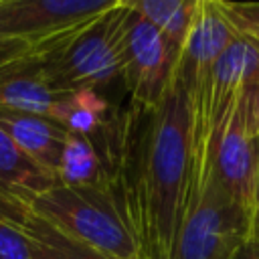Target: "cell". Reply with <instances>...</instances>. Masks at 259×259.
Masks as SVG:
<instances>
[{
  "instance_id": "ac0fdd59",
  "label": "cell",
  "mask_w": 259,
  "mask_h": 259,
  "mask_svg": "<svg viewBox=\"0 0 259 259\" xmlns=\"http://www.w3.org/2000/svg\"><path fill=\"white\" fill-rule=\"evenodd\" d=\"M253 225H259V166H257V180H255V198H253Z\"/></svg>"
},
{
  "instance_id": "277c9868",
  "label": "cell",
  "mask_w": 259,
  "mask_h": 259,
  "mask_svg": "<svg viewBox=\"0 0 259 259\" xmlns=\"http://www.w3.org/2000/svg\"><path fill=\"white\" fill-rule=\"evenodd\" d=\"M127 2L115 6L73 30L59 49L34 69L57 89H99L121 79V42Z\"/></svg>"
},
{
  "instance_id": "5bb4252c",
  "label": "cell",
  "mask_w": 259,
  "mask_h": 259,
  "mask_svg": "<svg viewBox=\"0 0 259 259\" xmlns=\"http://www.w3.org/2000/svg\"><path fill=\"white\" fill-rule=\"evenodd\" d=\"M0 259H40L30 235L12 219L0 214Z\"/></svg>"
},
{
  "instance_id": "9a60e30c",
  "label": "cell",
  "mask_w": 259,
  "mask_h": 259,
  "mask_svg": "<svg viewBox=\"0 0 259 259\" xmlns=\"http://www.w3.org/2000/svg\"><path fill=\"white\" fill-rule=\"evenodd\" d=\"M217 2L225 18L235 28V32L259 47V2Z\"/></svg>"
},
{
  "instance_id": "4fadbf2b",
  "label": "cell",
  "mask_w": 259,
  "mask_h": 259,
  "mask_svg": "<svg viewBox=\"0 0 259 259\" xmlns=\"http://www.w3.org/2000/svg\"><path fill=\"white\" fill-rule=\"evenodd\" d=\"M107 101L97 93V89H77L69 91L57 109L55 119L69 132L81 136H95L105 130L111 121Z\"/></svg>"
},
{
  "instance_id": "e0dca14e",
  "label": "cell",
  "mask_w": 259,
  "mask_h": 259,
  "mask_svg": "<svg viewBox=\"0 0 259 259\" xmlns=\"http://www.w3.org/2000/svg\"><path fill=\"white\" fill-rule=\"evenodd\" d=\"M235 259H259V225H253L249 239L239 249Z\"/></svg>"
},
{
  "instance_id": "ba28073f",
  "label": "cell",
  "mask_w": 259,
  "mask_h": 259,
  "mask_svg": "<svg viewBox=\"0 0 259 259\" xmlns=\"http://www.w3.org/2000/svg\"><path fill=\"white\" fill-rule=\"evenodd\" d=\"M0 130L38 166L55 174L69 132L53 117L0 107Z\"/></svg>"
},
{
  "instance_id": "8fae6325",
  "label": "cell",
  "mask_w": 259,
  "mask_h": 259,
  "mask_svg": "<svg viewBox=\"0 0 259 259\" xmlns=\"http://www.w3.org/2000/svg\"><path fill=\"white\" fill-rule=\"evenodd\" d=\"M57 182L55 174L30 160L0 130V192L38 194Z\"/></svg>"
},
{
  "instance_id": "7c38bea8",
  "label": "cell",
  "mask_w": 259,
  "mask_h": 259,
  "mask_svg": "<svg viewBox=\"0 0 259 259\" xmlns=\"http://www.w3.org/2000/svg\"><path fill=\"white\" fill-rule=\"evenodd\" d=\"M130 4L166 38L170 49L180 55L192 28L198 0H130Z\"/></svg>"
},
{
  "instance_id": "5b68a950",
  "label": "cell",
  "mask_w": 259,
  "mask_h": 259,
  "mask_svg": "<svg viewBox=\"0 0 259 259\" xmlns=\"http://www.w3.org/2000/svg\"><path fill=\"white\" fill-rule=\"evenodd\" d=\"M253 229V217L208 178L188 206L170 259H235Z\"/></svg>"
},
{
  "instance_id": "3957f363",
  "label": "cell",
  "mask_w": 259,
  "mask_h": 259,
  "mask_svg": "<svg viewBox=\"0 0 259 259\" xmlns=\"http://www.w3.org/2000/svg\"><path fill=\"white\" fill-rule=\"evenodd\" d=\"M10 196L107 259H140L136 239L123 221L113 190L73 188L55 182L38 194Z\"/></svg>"
},
{
  "instance_id": "52a82bcc",
  "label": "cell",
  "mask_w": 259,
  "mask_h": 259,
  "mask_svg": "<svg viewBox=\"0 0 259 259\" xmlns=\"http://www.w3.org/2000/svg\"><path fill=\"white\" fill-rule=\"evenodd\" d=\"M259 166V138L249 132L243 93L233 107L212 150L208 178L253 217L255 180Z\"/></svg>"
},
{
  "instance_id": "9c48e42d",
  "label": "cell",
  "mask_w": 259,
  "mask_h": 259,
  "mask_svg": "<svg viewBox=\"0 0 259 259\" xmlns=\"http://www.w3.org/2000/svg\"><path fill=\"white\" fill-rule=\"evenodd\" d=\"M0 214L18 223L34 241L40 259H107L95 249L59 231L18 198L0 192Z\"/></svg>"
},
{
  "instance_id": "7a4b0ae2",
  "label": "cell",
  "mask_w": 259,
  "mask_h": 259,
  "mask_svg": "<svg viewBox=\"0 0 259 259\" xmlns=\"http://www.w3.org/2000/svg\"><path fill=\"white\" fill-rule=\"evenodd\" d=\"M117 0H0V73L38 65Z\"/></svg>"
},
{
  "instance_id": "8992f818",
  "label": "cell",
  "mask_w": 259,
  "mask_h": 259,
  "mask_svg": "<svg viewBox=\"0 0 259 259\" xmlns=\"http://www.w3.org/2000/svg\"><path fill=\"white\" fill-rule=\"evenodd\" d=\"M123 42H121V81L130 93V103L154 109L162 103L174 75L178 55L166 38L140 16L130 0Z\"/></svg>"
},
{
  "instance_id": "6da1fadb",
  "label": "cell",
  "mask_w": 259,
  "mask_h": 259,
  "mask_svg": "<svg viewBox=\"0 0 259 259\" xmlns=\"http://www.w3.org/2000/svg\"><path fill=\"white\" fill-rule=\"evenodd\" d=\"M190 190V115L176 75L154 109L113 119V196L140 259H170Z\"/></svg>"
},
{
  "instance_id": "2e32d148",
  "label": "cell",
  "mask_w": 259,
  "mask_h": 259,
  "mask_svg": "<svg viewBox=\"0 0 259 259\" xmlns=\"http://www.w3.org/2000/svg\"><path fill=\"white\" fill-rule=\"evenodd\" d=\"M243 105H245V117L249 132L259 138V83L245 87L243 91Z\"/></svg>"
},
{
  "instance_id": "30bf717a",
  "label": "cell",
  "mask_w": 259,
  "mask_h": 259,
  "mask_svg": "<svg viewBox=\"0 0 259 259\" xmlns=\"http://www.w3.org/2000/svg\"><path fill=\"white\" fill-rule=\"evenodd\" d=\"M69 95L51 85L34 67L0 73V107L49 115L55 119L59 105Z\"/></svg>"
}]
</instances>
